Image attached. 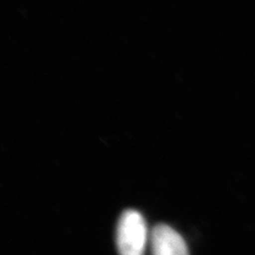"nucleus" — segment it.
<instances>
[{"mask_svg": "<svg viewBox=\"0 0 255 255\" xmlns=\"http://www.w3.org/2000/svg\"><path fill=\"white\" fill-rule=\"evenodd\" d=\"M148 241V229L141 213L128 209L117 225L116 244L120 255H143Z\"/></svg>", "mask_w": 255, "mask_h": 255, "instance_id": "f257e3e1", "label": "nucleus"}, {"mask_svg": "<svg viewBox=\"0 0 255 255\" xmlns=\"http://www.w3.org/2000/svg\"><path fill=\"white\" fill-rule=\"evenodd\" d=\"M151 255H189L186 241L174 228L156 225L150 237Z\"/></svg>", "mask_w": 255, "mask_h": 255, "instance_id": "f03ea898", "label": "nucleus"}]
</instances>
